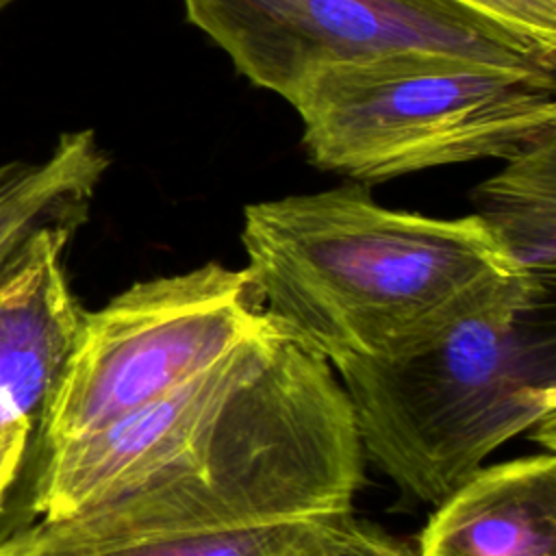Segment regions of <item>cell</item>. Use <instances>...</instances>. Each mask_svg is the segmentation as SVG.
<instances>
[{"label": "cell", "instance_id": "obj_1", "mask_svg": "<svg viewBox=\"0 0 556 556\" xmlns=\"http://www.w3.org/2000/svg\"><path fill=\"white\" fill-rule=\"evenodd\" d=\"M241 243L263 313L332 365L402 358L536 289L473 213L387 208L363 185L248 204Z\"/></svg>", "mask_w": 556, "mask_h": 556}, {"label": "cell", "instance_id": "obj_2", "mask_svg": "<svg viewBox=\"0 0 556 556\" xmlns=\"http://www.w3.org/2000/svg\"><path fill=\"white\" fill-rule=\"evenodd\" d=\"M365 454L328 361L280 330L208 419L93 508L35 521L70 541L172 536L350 513Z\"/></svg>", "mask_w": 556, "mask_h": 556}, {"label": "cell", "instance_id": "obj_3", "mask_svg": "<svg viewBox=\"0 0 556 556\" xmlns=\"http://www.w3.org/2000/svg\"><path fill=\"white\" fill-rule=\"evenodd\" d=\"M363 454L437 506L508 439L556 443V293L519 291L395 361L334 365Z\"/></svg>", "mask_w": 556, "mask_h": 556}, {"label": "cell", "instance_id": "obj_4", "mask_svg": "<svg viewBox=\"0 0 556 556\" xmlns=\"http://www.w3.org/2000/svg\"><path fill=\"white\" fill-rule=\"evenodd\" d=\"M319 169L380 182L510 159L556 132V76L539 67L404 50L315 74L293 98Z\"/></svg>", "mask_w": 556, "mask_h": 556}, {"label": "cell", "instance_id": "obj_5", "mask_svg": "<svg viewBox=\"0 0 556 556\" xmlns=\"http://www.w3.org/2000/svg\"><path fill=\"white\" fill-rule=\"evenodd\" d=\"M248 269L219 263L130 285L80 330L54 393L48 452L152 402L271 330Z\"/></svg>", "mask_w": 556, "mask_h": 556}, {"label": "cell", "instance_id": "obj_6", "mask_svg": "<svg viewBox=\"0 0 556 556\" xmlns=\"http://www.w3.org/2000/svg\"><path fill=\"white\" fill-rule=\"evenodd\" d=\"M182 7L239 74L289 104L321 70L404 50L556 72V63L447 0H182Z\"/></svg>", "mask_w": 556, "mask_h": 556}, {"label": "cell", "instance_id": "obj_7", "mask_svg": "<svg viewBox=\"0 0 556 556\" xmlns=\"http://www.w3.org/2000/svg\"><path fill=\"white\" fill-rule=\"evenodd\" d=\"M76 228L43 226L0 265V543L35 523L50 408L83 321L63 267Z\"/></svg>", "mask_w": 556, "mask_h": 556}, {"label": "cell", "instance_id": "obj_8", "mask_svg": "<svg viewBox=\"0 0 556 556\" xmlns=\"http://www.w3.org/2000/svg\"><path fill=\"white\" fill-rule=\"evenodd\" d=\"M417 556H556L554 452L473 471L434 506Z\"/></svg>", "mask_w": 556, "mask_h": 556}, {"label": "cell", "instance_id": "obj_9", "mask_svg": "<svg viewBox=\"0 0 556 556\" xmlns=\"http://www.w3.org/2000/svg\"><path fill=\"white\" fill-rule=\"evenodd\" d=\"M350 513L172 536L70 541L30 523L0 543L2 556H332L350 539Z\"/></svg>", "mask_w": 556, "mask_h": 556}, {"label": "cell", "instance_id": "obj_10", "mask_svg": "<svg viewBox=\"0 0 556 556\" xmlns=\"http://www.w3.org/2000/svg\"><path fill=\"white\" fill-rule=\"evenodd\" d=\"M471 202L517 274L556 293V132L506 159Z\"/></svg>", "mask_w": 556, "mask_h": 556}, {"label": "cell", "instance_id": "obj_11", "mask_svg": "<svg viewBox=\"0 0 556 556\" xmlns=\"http://www.w3.org/2000/svg\"><path fill=\"white\" fill-rule=\"evenodd\" d=\"M109 167L91 130L65 132L41 163H9L0 172V265L39 228L78 226Z\"/></svg>", "mask_w": 556, "mask_h": 556}, {"label": "cell", "instance_id": "obj_12", "mask_svg": "<svg viewBox=\"0 0 556 556\" xmlns=\"http://www.w3.org/2000/svg\"><path fill=\"white\" fill-rule=\"evenodd\" d=\"M556 63V0H447Z\"/></svg>", "mask_w": 556, "mask_h": 556}, {"label": "cell", "instance_id": "obj_13", "mask_svg": "<svg viewBox=\"0 0 556 556\" xmlns=\"http://www.w3.org/2000/svg\"><path fill=\"white\" fill-rule=\"evenodd\" d=\"M332 556H417V552L408 543H402L365 521H356L345 545Z\"/></svg>", "mask_w": 556, "mask_h": 556}, {"label": "cell", "instance_id": "obj_14", "mask_svg": "<svg viewBox=\"0 0 556 556\" xmlns=\"http://www.w3.org/2000/svg\"><path fill=\"white\" fill-rule=\"evenodd\" d=\"M9 2H11V0H0V9H2L4 4H9Z\"/></svg>", "mask_w": 556, "mask_h": 556}, {"label": "cell", "instance_id": "obj_15", "mask_svg": "<svg viewBox=\"0 0 556 556\" xmlns=\"http://www.w3.org/2000/svg\"><path fill=\"white\" fill-rule=\"evenodd\" d=\"M0 556H2V554H0Z\"/></svg>", "mask_w": 556, "mask_h": 556}]
</instances>
